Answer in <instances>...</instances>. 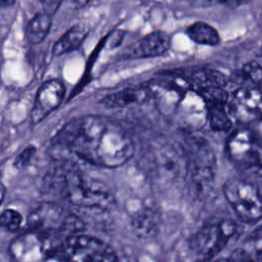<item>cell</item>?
<instances>
[{"instance_id":"obj_1","label":"cell","mask_w":262,"mask_h":262,"mask_svg":"<svg viewBox=\"0 0 262 262\" xmlns=\"http://www.w3.org/2000/svg\"><path fill=\"white\" fill-rule=\"evenodd\" d=\"M51 147L59 160L73 156L105 168L122 166L134 152L133 142L120 124L94 115L69 121L53 137Z\"/></svg>"},{"instance_id":"obj_2","label":"cell","mask_w":262,"mask_h":262,"mask_svg":"<svg viewBox=\"0 0 262 262\" xmlns=\"http://www.w3.org/2000/svg\"><path fill=\"white\" fill-rule=\"evenodd\" d=\"M43 188L45 192L66 199L78 207L108 209L115 203L106 188L85 179L70 164H59L49 170L43 178Z\"/></svg>"},{"instance_id":"obj_3","label":"cell","mask_w":262,"mask_h":262,"mask_svg":"<svg viewBox=\"0 0 262 262\" xmlns=\"http://www.w3.org/2000/svg\"><path fill=\"white\" fill-rule=\"evenodd\" d=\"M82 221L71 212L53 203H43L28 217V227L48 236L64 238L78 233Z\"/></svg>"},{"instance_id":"obj_4","label":"cell","mask_w":262,"mask_h":262,"mask_svg":"<svg viewBox=\"0 0 262 262\" xmlns=\"http://www.w3.org/2000/svg\"><path fill=\"white\" fill-rule=\"evenodd\" d=\"M226 150L231 162L239 169L262 177V141L249 129H237L230 134Z\"/></svg>"},{"instance_id":"obj_5","label":"cell","mask_w":262,"mask_h":262,"mask_svg":"<svg viewBox=\"0 0 262 262\" xmlns=\"http://www.w3.org/2000/svg\"><path fill=\"white\" fill-rule=\"evenodd\" d=\"M226 201L236 216L246 223H255L262 219V194L250 181L230 179L223 185Z\"/></svg>"},{"instance_id":"obj_6","label":"cell","mask_w":262,"mask_h":262,"mask_svg":"<svg viewBox=\"0 0 262 262\" xmlns=\"http://www.w3.org/2000/svg\"><path fill=\"white\" fill-rule=\"evenodd\" d=\"M55 259L85 262H111L117 260V256L113 249L104 242L93 236L75 233L63 238Z\"/></svg>"},{"instance_id":"obj_7","label":"cell","mask_w":262,"mask_h":262,"mask_svg":"<svg viewBox=\"0 0 262 262\" xmlns=\"http://www.w3.org/2000/svg\"><path fill=\"white\" fill-rule=\"evenodd\" d=\"M236 229V224L230 219L207 222L193 236L191 249L198 258L211 260L225 248Z\"/></svg>"},{"instance_id":"obj_8","label":"cell","mask_w":262,"mask_h":262,"mask_svg":"<svg viewBox=\"0 0 262 262\" xmlns=\"http://www.w3.org/2000/svg\"><path fill=\"white\" fill-rule=\"evenodd\" d=\"M146 87L158 108L166 115L174 113L186 93L193 89L189 79L177 74H160Z\"/></svg>"},{"instance_id":"obj_9","label":"cell","mask_w":262,"mask_h":262,"mask_svg":"<svg viewBox=\"0 0 262 262\" xmlns=\"http://www.w3.org/2000/svg\"><path fill=\"white\" fill-rule=\"evenodd\" d=\"M62 241L60 237L29 230L11 242L9 253L11 258L21 262L55 259Z\"/></svg>"},{"instance_id":"obj_10","label":"cell","mask_w":262,"mask_h":262,"mask_svg":"<svg viewBox=\"0 0 262 262\" xmlns=\"http://www.w3.org/2000/svg\"><path fill=\"white\" fill-rule=\"evenodd\" d=\"M188 159L192 192L196 196H205L211 189L216 172L215 155L211 146L203 140L192 141Z\"/></svg>"},{"instance_id":"obj_11","label":"cell","mask_w":262,"mask_h":262,"mask_svg":"<svg viewBox=\"0 0 262 262\" xmlns=\"http://www.w3.org/2000/svg\"><path fill=\"white\" fill-rule=\"evenodd\" d=\"M150 163L151 174L159 180H175L188 170L185 154L174 144L159 146L151 154Z\"/></svg>"},{"instance_id":"obj_12","label":"cell","mask_w":262,"mask_h":262,"mask_svg":"<svg viewBox=\"0 0 262 262\" xmlns=\"http://www.w3.org/2000/svg\"><path fill=\"white\" fill-rule=\"evenodd\" d=\"M228 105L229 114L242 124L261 121L262 90L256 87L238 88L233 93Z\"/></svg>"},{"instance_id":"obj_13","label":"cell","mask_w":262,"mask_h":262,"mask_svg":"<svg viewBox=\"0 0 262 262\" xmlns=\"http://www.w3.org/2000/svg\"><path fill=\"white\" fill-rule=\"evenodd\" d=\"M66 88L60 81L49 80L41 85L31 110L30 119L33 124L40 123L61 103Z\"/></svg>"},{"instance_id":"obj_14","label":"cell","mask_w":262,"mask_h":262,"mask_svg":"<svg viewBox=\"0 0 262 262\" xmlns=\"http://www.w3.org/2000/svg\"><path fill=\"white\" fill-rule=\"evenodd\" d=\"M170 43L168 34L162 31H155L129 46L126 50V55L132 58L159 56L170 48Z\"/></svg>"},{"instance_id":"obj_15","label":"cell","mask_w":262,"mask_h":262,"mask_svg":"<svg viewBox=\"0 0 262 262\" xmlns=\"http://www.w3.org/2000/svg\"><path fill=\"white\" fill-rule=\"evenodd\" d=\"M148 98L151 97L147 87H131L121 91L108 93L102 98L101 103L108 108H119L132 104L143 103Z\"/></svg>"},{"instance_id":"obj_16","label":"cell","mask_w":262,"mask_h":262,"mask_svg":"<svg viewBox=\"0 0 262 262\" xmlns=\"http://www.w3.org/2000/svg\"><path fill=\"white\" fill-rule=\"evenodd\" d=\"M133 232L140 238H150L155 236L160 226V214L150 207L137 211L131 220Z\"/></svg>"},{"instance_id":"obj_17","label":"cell","mask_w":262,"mask_h":262,"mask_svg":"<svg viewBox=\"0 0 262 262\" xmlns=\"http://www.w3.org/2000/svg\"><path fill=\"white\" fill-rule=\"evenodd\" d=\"M230 259L262 261V224L245 239L239 249L232 252Z\"/></svg>"},{"instance_id":"obj_18","label":"cell","mask_w":262,"mask_h":262,"mask_svg":"<svg viewBox=\"0 0 262 262\" xmlns=\"http://www.w3.org/2000/svg\"><path fill=\"white\" fill-rule=\"evenodd\" d=\"M51 16L42 11L30 19L26 28V38L30 44H39L46 38L52 24Z\"/></svg>"},{"instance_id":"obj_19","label":"cell","mask_w":262,"mask_h":262,"mask_svg":"<svg viewBox=\"0 0 262 262\" xmlns=\"http://www.w3.org/2000/svg\"><path fill=\"white\" fill-rule=\"evenodd\" d=\"M87 35V30L81 26H75L69 29L54 44L52 52L55 56L64 54L80 46Z\"/></svg>"},{"instance_id":"obj_20","label":"cell","mask_w":262,"mask_h":262,"mask_svg":"<svg viewBox=\"0 0 262 262\" xmlns=\"http://www.w3.org/2000/svg\"><path fill=\"white\" fill-rule=\"evenodd\" d=\"M228 102H206L208 120L214 131H228L231 126V118L227 105Z\"/></svg>"},{"instance_id":"obj_21","label":"cell","mask_w":262,"mask_h":262,"mask_svg":"<svg viewBox=\"0 0 262 262\" xmlns=\"http://www.w3.org/2000/svg\"><path fill=\"white\" fill-rule=\"evenodd\" d=\"M186 33L193 42L199 44L216 46L220 43V36L217 30L204 21L193 23L187 28Z\"/></svg>"},{"instance_id":"obj_22","label":"cell","mask_w":262,"mask_h":262,"mask_svg":"<svg viewBox=\"0 0 262 262\" xmlns=\"http://www.w3.org/2000/svg\"><path fill=\"white\" fill-rule=\"evenodd\" d=\"M192 86H196L198 89L207 87H225L227 85V78L220 72L212 69H201L192 73L189 78Z\"/></svg>"},{"instance_id":"obj_23","label":"cell","mask_w":262,"mask_h":262,"mask_svg":"<svg viewBox=\"0 0 262 262\" xmlns=\"http://www.w3.org/2000/svg\"><path fill=\"white\" fill-rule=\"evenodd\" d=\"M21 224V215L14 209H6L0 214V227L7 231H15Z\"/></svg>"},{"instance_id":"obj_24","label":"cell","mask_w":262,"mask_h":262,"mask_svg":"<svg viewBox=\"0 0 262 262\" xmlns=\"http://www.w3.org/2000/svg\"><path fill=\"white\" fill-rule=\"evenodd\" d=\"M242 75L254 84H262V64L259 61H249L243 67Z\"/></svg>"},{"instance_id":"obj_25","label":"cell","mask_w":262,"mask_h":262,"mask_svg":"<svg viewBox=\"0 0 262 262\" xmlns=\"http://www.w3.org/2000/svg\"><path fill=\"white\" fill-rule=\"evenodd\" d=\"M35 152H36V148L33 145H30V146H27L26 148H24L16 156V158L13 162L14 167L17 168V169H21V168L26 167L31 162V160L33 159Z\"/></svg>"},{"instance_id":"obj_26","label":"cell","mask_w":262,"mask_h":262,"mask_svg":"<svg viewBox=\"0 0 262 262\" xmlns=\"http://www.w3.org/2000/svg\"><path fill=\"white\" fill-rule=\"evenodd\" d=\"M43 8V11L53 15L61 5L62 0H38Z\"/></svg>"},{"instance_id":"obj_27","label":"cell","mask_w":262,"mask_h":262,"mask_svg":"<svg viewBox=\"0 0 262 262\" xmlns=\"http://www.w3.org/2000/svg\"><path fill=\"white\" fill-rule=\"evenodd\" d=\"M214 2H219V0H194L193 1V3L195 5H198V6H200V5H203V6L210 5V4L214 3Z\"/></svg>"},{"instance_id":"obj_28","label":"cell","mask_w":262,"mask_h":262,"mask_svg":"<svg viewBox=\"0 0 262 262\" xmlns=\"http://www.w3.org/2000/svg\"><path fill=\"white\" fill-rule=\"evenodd\" d=\"M5 198V186L0 182V206Z\"/></svg>"},{"instance_id":"obj_29","label":"cell","mask_w":262,"mask_h":262,"mask_svg":"<svg viewBox=\"0 0 262 262\" xmlns=\"http://www.w3.org/2000/svg\"><path fill=\"white\" fill-rule=\"evenodd\" d=\"M15 2V0H0V5L2 6H7V5H11Z\"/></svg>"},{"instance_id":"obj_30","label":"cell","mask_w":262,"mask_h":262,"mask_svg":"<svg viewBox=\"0 0 262 262\" xmlns=\"http://www.w3.org/2000/svg\"><path fill=\"white\" fill-rule=\"evenodd\" d=\"M89 1H90V0H74V2H75L77 5H81V6L87 4Z\"/></svg>"},{"instance_id":"obj_31","label":"cell","mask_w":262,"mask_h":262,"mask_svg":"<svg viewBox=\"0 0 262 262\" xmlns=\"http://www.w3.org/2000/svg\"><path fill=\"white\" fill-rule=\"evenodd\" d=\"M261 64H262V56H261V61H259Z\"/></svg>"}]
</instances>
